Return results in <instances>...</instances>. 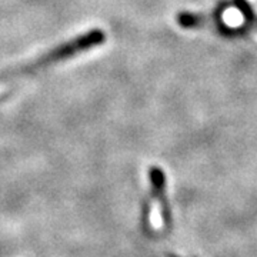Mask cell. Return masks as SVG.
<instances>
[{
	"label": "cell",
	"mask_w": 257,
	"mask_h": 257,
	"mask_svg": "<svg viewBox=\"0 0 257 257\" xmlns=\"http://www.w3.org/2000/svg\"><path fill=\"white\" fill-rule=\"evenodd\" d=\"M104 39H106V36H104V33L101 32L100 29H94L90 33L77 37L76 40H72L70 43H66V45L59 46L55 50H52L50 53H47L43 57L37 59L36 62H33L32 64H29L26 67L20 69V70L2 73L0 74V82L12 79V77H16V76H20V74H26L29 72H32V70H36V69L46 67L49 64L57 62V60L67 59V57L76 55V53H80L82 50H86V49H90L93 46H99V45H101L104 42Z\"/></svg>",
	"instance_id": "6da1fadb"
},
{
	"label": "cell",
	"mask_w": 257,
	"mask_h": 257,
	"mask_svg": "<svg viewBox=\"0 0 257 257\" xmlns=\"http://www.w3.org/2000/svg\"><path fill=\"white\" fill-rule=\"evenodd\" d=\"M236 5H237V8L239 10L243 13V16L246 18L248 23L253 26V28L257 29V15L251 10V8H248V5L246 2H243V0H236Z\"/></svg>",
	"instance_id": "277c9868"
},
{
	"label": "cell",
	"mask_w": 257,
	"mask_h": 257,
	"mask_svg": "<svg viewBox=\"0 0 257 257\" xmlns=\"http://www.w3.org/2000/svg\"><path fill=\"white\" fill-rule=\"evenodd\" d=\"M150 226L152 229L160 230L163 227V214H162V206L157 199L152 200V206H150Z\"/></svg>",
	"instance_id": "3957f363"
},
{
	"label": "cell",
	"mask_w": 257,
	"mask_h": 257,
	"mask_svg": "<svg viewBox=\"0 0 257 257\" xmlns=\"http://www.w3.org/2000/svg\"><path fill=\"white\" fill-rule=\"evenodd\" d=\"M209 16H202V15H193V13H180L177 16V23L182 28H196L199 25L204 23L206 20H210Z\"/></svg>",
	"instance_id": "7a4b0ae2"
}]
</instances>
